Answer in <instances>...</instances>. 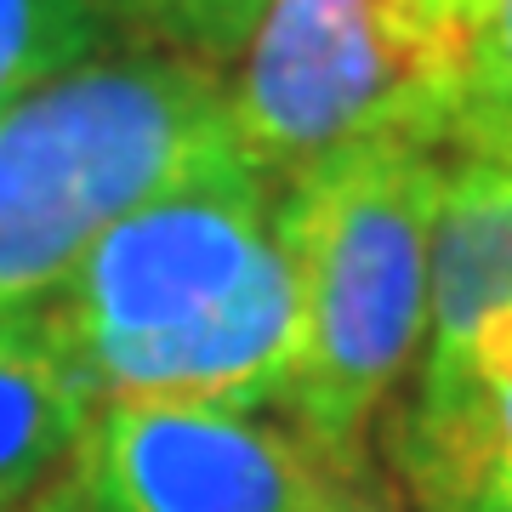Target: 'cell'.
<instances>
[{"mask_svg": "<svg viewBox=\"0 0 512 512\" xmlns=\"http://www.w3.org/2000/svg\"><path fill=\"white\" fill-rule=\"evenodd\" d=\"M473 97H512V0H473Z\"/></svg>", "mask_w": 512, "mask_h": 512, "instance_id": "cell-11", "label": "cell"}, {"mask_svg": "<svg viewBox=\"0 0 512 512\" xmlns=\"http://www.w3.org/2000/svg\"><path fill=\"white\" fill-rule=\"evenodd\" d=\"M12 512H97V507H92V495L80 490V478L63 467L52 484H40V490L29 495V501H18Z\"/></svg>", "mask_w": 512, "mask_h": 512, "instance_id": "cell-15", "label": "cell"}, {"mask_svg": "<svg viewBox=\"0 0 512 512\" xmlns=\"http://www.w3.org/2000/svg\"><path fill=\"white\" fill-rule=\"evenodd\" d=\"M86 6L114 35L177 46L217 69H234L268 0H86Z\"/></svg>", "mask_w": 512, "mask_h": 512, "instance_id": "cell-10", "label": "cell"}, {"mask_svg": "<svg viewBox=\"0 0 512 512\" xmlns=\"http://www.w3.org/2000/svg\"><path fill=\"white\" fill-rule=\"evenodd\" d=\"M234 154L228 69L131 35L0 109V319L35 313L114 222Z\"/></svg>", "mask_w": 512, "mask_h": 512, "instance_id": "cell-2", "label": "cell"}, {"mask_svg": "<svg viewBox=\"0 0 512 512\" xmlns=\"http://www.w3.org/2000/svg\"><path fill=\"white\" fill-rule=\"evenodd\" d=\"M444 154H461V160H484L512 171V97H473L461 103L456 131H450V148Z\"/></svg>", "mask_w": 512, "mask_h": 512, "instance_id": "cell-12", "label": "cell"}, {"mask_svg": "<svg viewBox=\"0 0 512 512\" xmlns=\"http://www.w3.org/2000/svg\"><path fill=\"white\" fill-rule=\"evenodd\" d=\"M473 0H268L228 69L234 137L268 183L359 143L450 148Z\"/></svg>", "mask_w": 512, "mask_h": 512, "instance_id": "cell-4", "label": "cell"}, {"mask_svg": "<svg viewBox=\"0 0 512 512\" xmlns=\"http://www.w3.org/2000/svg\"><path fill=\"white\" fill-rule=\"evenodd\" d=\"M313 512H410V501L393 484V473H382L376 456H370V461H353V467H336Z\"/></svg>", "mask_w": 512, "mask_h": 512, "instance_id": "cell-13", "label": "cell"}, {"mask_svg": "<svg viewBox=\"0 0 512 512\" xmlns=\"http://www.w3.org/2000/svg\"><path fill=\"white\" fill-rule=\"evenodd\" d=\"M342 461L279 410L92 404L69 473L97 512H313Z\"/></svg>", "mask_w": 512, "mask_h": 512, "instance_id": "cell-5", "label": "cell"}, {"mask_svg": "<svg viewBox=\"0 0 512 512\" xmlns=\"http://www.w3.org/2000/svg\"><path fill=\"white\" fill-rule=\"evenodd\" d=\"M114 29L86 0H0V109L86 63Z\"/></svg>", "mask_w": 512, "mask_h": 512, "instance_id": "cell-9", "label": "cell"}, {"mask_svg": "<svg viewBox=\"0 0 512 512\" xmlns=\"http://www.w3.org/2000/svg\"><path fill=\"white\" fill-rule=\"evenodd\" d=\"M444 154L359 143L279 183V239L296 268V365L279 416L319 450L370 461V433L427 348V245Z\"/></svg>", "mask_w": 512, "mask_h": 512, "instance_id": "cell-3", "label": "cell"}, {"mask_svg": "<svg viewBox=\"0 0 512 512\" xmlns=\"http://www.w3.org/2000/svg\"><path fill=\"white\" fill-rule=\"evenodd\" d=\"M410 376V399L387 416V467L404 495L512 473V308L450 353H421Z\"/></svg>", "mask_w": 512, "mask_h": 512, "instance_id": "cell-6", "label": "cell"}, {"mask_svg": "<svg viewBox=\"0 0 512 512\" xmlns=\"http://www.w3.org/2000/svg\"><path fill=\"white\" fill-rule=\"evenodd\" d=\"M501 308H512V171L444 154L421 353H450Z\"/></svg>", "mask_w": 512, "mask_h": 512, "instance_id": "cell-7", "label": "cell"}, {"mask_svg": "<svg viewBox=\"0 0 512 512\" xmlns=\"http://www.w3.org/2000/svg\"><path fill=\"white\" fill-rule=\"evenodd\" d=\"M410 512H512V473H473L404 495Z\"/></svg>", "mask_w": 512, "mask_h": 512, "instance_id": "cell-14", "label": "cell"}, {"mask_svg": "<svg viewBox=\"0 0 512 512\" xmlns=\"http://www.w3.org/2000/svg\"><path fill=\"white\" fill-rule=\"evenodd\" d=\"M29 319L92 404L279 410L302 336L279 183L222 160L114 222Z\"/></svg>", "mask_w": 512, "mask_h": 512, "instance_id": "cell-1", "label": "cell"}, {"mask_svg": "<svg viewBox=\"0 0 512 512\" xmlns=\"http://www.w3.org/2000/svg\"><path fill=\"white\" fill-rule=\"evenodd\" d=\"M86 421L92 399L69 382L35 319H0V512L69 467Z\"/></svg>", "mask_w": 512, "mask_h": 512, "instance_id": "cell-8", "label": "cell"}]
</instances>
